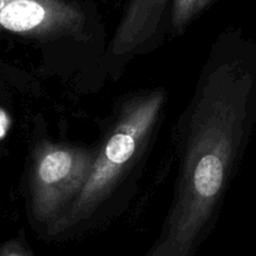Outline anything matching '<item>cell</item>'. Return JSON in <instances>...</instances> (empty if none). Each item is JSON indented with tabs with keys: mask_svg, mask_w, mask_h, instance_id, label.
I'll list each match as a JSON object with an SVG mask.
<instances>
[{
	"mask_svg": "<svg viewBox=\"0 0 256 256\" xmlns=\"http://www.w3.org/2000/svg\"><path fill=\"white\" fill-rule=\"evenodd\" d=\"M252 83L238 60L206 70L192 106L177 196L151 256H188L212 218L242 141Z\"/></svg>",
	"mask_w": 256,
	"mask_h": 256,
	"instance_id": "cell-1",
	"label": "cell"
},
{
	"mask_svg": "<svg viewBox=\"0 0 256 256\" xmlns=\"http://www.w3.org/2000/svg\"><path fill=\"white\" fill-rule=\"evenodd\" d=\"M164 100L162 90H154L138 96L123 107L120 118L94 157L84 187L64 215L52 226L54 230H66L88 218L110 195L151 134Z\"/></svg>",
	"mask_w": 256,
	"mask_h": 256,
	"instance_id": "cell-2",
	"label": "cell"
},
{
	"mask_svg": "<svg viewBox=\"0 0 256 256\" xmlns=\"http://www.w3.org/2000/svg\"><path fill=\"white\" fill-rule=\"evenodd\" d=\"M94 157L80 147L52 142L36 147L32 174V210L36 220L53 226L64 215L84 187Z\"/></svg>",
	"mask_w": 256,
	"mask_h": 256,
	"instance_id": "cell-3",
	"label": "cell"
},
{
	"mask_svg": "<svg viewBox=\"0 0 256 256\" xmlns=\"http://www.w3.org/2000/svg\"><path fill=\"white\" fill-rule=\"evenodd\" d=\"M84 16L63 0H9L0 10V29L34 38H56L82 30Z\"/></svg>",
	"mask_w": 256,
	"mask_h": 256,
	"instance_id": "cell-4",
	"label": "cell"
},
{
	"mask_svg": "<svg viewBox=\"0 0 256 256\" xmlns=\"http://www.w3.org/2000/svg\"><path fill=\"white\" fill-rule=\"evenodd\" d=\"M167 0H132L113 36L112 52L124 56L136 50L156 32Z\"/></svg>",
	"mask_w": 256,
	"mask_h": 256,
	"instance_id": "cell-5",
	"label": "cell"
},
{
	"mask_svg": "<svg viewBox=\"0 0 256 256\" xmlns=\"http://www.w3.org/2000/svg\"><path fill=\"white\" fill-rule=\"evenodd\" d=\"M211 0H174L172 6V28L176 32L184 30V26L201 13Z\"/></svg>",
	"mask_w": 256,
	"mask_h": 256,
	"instance_id": "cell-6",
	"label": "cell"
},
{
	"mask_svg": "<svg viewBox=\"0 0 256 256\" xmlns=\"http://www.w3.org/2000/svg\"><path fill=\"white\" fill-rule=\"evenodd\" d=\"M2 256H26V254L19 248H8Z\"/></svg>",
	"mask_w": 256,
	"mask_h": 256,
	"instance_id": "cell-7",
	"label": "cell"
},
{
	"mask_svg": "<svg viewBox=\"0 0 256 256\" xmlns=\"http://www.w3.org/2000/svg\"><path fill=\"white\" fill-rule=\"evenodd\" d=\"M6 130V118L2 110H0V137L3 136Z\"/></svg>",
	"mask_w": 256,
	"mask_h": 256,
	"instance_id": "cell-8",
	"label": "cell"
},
{
	"mask_svg": "<svg viewBox=\"0 0 256 256\" xmlns=\"http://www.w3.org/2000/svg\"><path fill=\"white\" fill-rule=\"evenodd\" d=\"M9 0H0V10L4 8V6H6V3H8Z\"/></svg>",
	"mask_w": 256,
	"mask_h": 256,
	"instance_id": "cell-9",
	"label": "cell"
}]
</instances>
